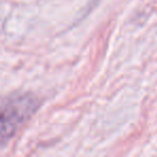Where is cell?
I'll list each match as a JSON object with an SVG mask.
<instances>
[{
    "label": "cell",
    "mask_w": 157,
    "mask_h": 157,
    "mask_svg": "<svg viewBox=\"0 0 157 157\" xmlns=\"http://www.w3.org/2000/svg\"><path fill=\"white\" fill-rule=\"evenodd\" d=\"M37 108V98L30 94H15L0 99V147L15 136Z\"/></svg>",
    "instance_id": "6da1fadb"
}]
</instances>
